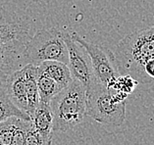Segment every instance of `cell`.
Listing matches in <instances>:
<instances>
[{"label": "cell", "instance_id": "ac0fdd59", "mask_svg": "<svg viewBox=\"0 0 154 145\" xmlns=\"http://www.w3.org/2000/svg\"><path fill=\"white\" fill-rule=\"evenodd\" d=\"M144 73L150 80H154V58H151L145 63Z\"/></svg>", "mask_w": 154, "mask_h": 145}, {"label": "cell", "instance_id": "2e32d148", "mask_svg": "<svg viewBox=\"0 0 154 145\" xmlns=\"http://www.w3.org/2000/svg\"><path fill=\"white\" fill-rule=\"evenodd\" d=\"M52 136L41 134L33 128L32 122L26 131L25 145H51Z\"/></svg>", "mask_w": 154, "mask_h": 145}, {"label": "cell", "instance_id": "ba28073f", "mask_svg": "<svg viewBox=\"0 0 154 145\" xmlns=\"http://www.w3.org/2000/svg\"><path fill=\"white\" fill-rule=\"evenodd\" d=\"M4 89L11 102L20 110L29 114L27 92L22 68L16 70L9 76Z\"/></svg>", "mask_w": 154, "mask_h": 145}, {"label": "cell", "instance_id": "7c38bea8", "mask_svg": "<svg viewBox=\"0 0 154 145\" xmlns=\"http://www.w3.org/2000/svg\"><path fill=\"white\" fill-rule=\"evenodd\" d=\"M37 87H38L39 102L46 104H49L50 100L62 90V88L54 80L38 70H37Z\"/></svg>", "mask_w": 154, "mask_h": 145}, {"label": "cell", "instance_id": "3957f363", "mask_svg": "<svg viewBox=\"0 0 154 145\" xmlns=\"http://www.w3.org/2000/svg\"><path fill=\"white\" fill-rule=\"evenodd\" d=\"M53 115V131H67L82 124L86 117V90L80 81H72L49 103Z\"/></svg>", "mask_w": 154, "mask_h": 145}, {"label": "cell", "instance_id": "5bb4252c", "mask_svg": "<svg viewBox=\"0 0 154 145\" xmlns=\"http://www.w3.org/2000/svg\"><path fill=\"white\" fill-rule=\"evenodd\" d=\"M20 118L10 117L0 122V145H11Z\"/></svg>", "mask_w": 154, "mask_h": 145}, {"label": "cell", "instance_id": "9a60e30c", "mask_svg": "<svg viewBox=\"0 0 154 145\" xmlns=\"http://www.w3.org/2000/svg\"><path fill=\"white\" fill-rule=\"evenodd\" d=\"M137 83H138L137 81L130 75H120L112 83L110 86L107 88L113 89V90L119 92V93H122L128 96L134 91V89L136 88Z\"/></svg>", "mask_w": 154, "mask_h": 145}, {"label": "cell", "instance_id": "6da1fadb", "mask_svg": "<svg viewBox=\"0 0 154 145\" xmlns=\"http://www.w3.org/2000/svg\"><path fill=\"white\" fill-rule=\"evenodd\" d=\"M32 35L28 20L0 7V90L11 74L23 67L22 54Z\"/></svg>", "mask_w": 154, "mask_h": 145}, {"label": "cell", "instance_id": "8fae6325", "mask_svg": "<svg viewBox=\"0 0 154 145\" xmlns=\"http://www.w3.org/2000/svg\"><path fill=\"white\" fill-rule=\"evenodd\" d=\"M31 120L33 128L37 131L45 136H52L53 115L49 104L39 102L31 115Z\"/></svg>", "mask_w": 154, "mask_h": 145}, {"label": "cell", "instance_id": "e0dca14e", "mask_svg": "<svg viewBox=\"0 0 154 145\" xmlns=\"http://www.w3.org/2000/svg\"><path fill=\"white\" fill-rule=\"evenodd\" d=\"M32 124V120H24L20 119L17 128L15 131L11 145H25V135L26 131Z\"/></svg>", "mask_w": 154, "mask_h": 145}, {"label": "cell", "instance_id": "52a82bcc", "mask_svg": "<svg viewBox=\"0 0 154 145\" xmlns=\"http://www.w3.org/2000/svg\"><path fill=\"white\" fill-rule=\"evenodd\" d=\"M64 39L68 49V67L72 79L80 81L86 90L96 81L88 52L69 32H64Z\"/></svg>", "mask_w": 154, "mask_h": 145}, {"label": "cell", "instance_id": "5b68a950", "mask_svg": "<svg viewBox=\"0 0 154 145\" xmlns=\"http://www.w3.org/2000/svg\"><path fill=\"white\" fill-rule=\"evenodd\" d=\"M45 61H59L68 65V49L64 32L56 28L42 29L32 35L22 54V64L38 66Z\"/></svg>", "mask_w": 154, "mask_h": 145}, {"label": "cell", "instance_id": "8992f818", "mask_svg": "<svg viewBox=\"0 0 154 145\" xmlns=\"http://www.w3.org/2000/svg\"><path fill=\"white\" fill-rule=\"evenodd\" d=\"M71 36L88 52L96 80L106 87L110 86L112 83L121 75L114 52L106 47L86 41L76 32L72 33Z\"/></svg>", "mask_w": 154, "mask_h": 145}, {"label": "cell", "instance_id": "9c48e42d", "mask_svg": "<svg viewBox=\"0 0 154 145\" xmlns=\"http://www.w3.org/2000/svg\"><path fill=\"white\" fill-rule=\"evenodd\" d=\"M36 67L38 71L50 77L52 80H54L62 89L65 88L73 80L68 65L64 64L62 62L45 61L40 63Z\"/></svg>", "mask_w": 154, "mask_h": 145}, {"label": "cell", "instance_id": "277c9868", "mask_svg": "<svg viewBox=\"0 0 154 145\" xmlns=\"http://www.w3.org/2000/svg\"><path fill=\"white\" fill-rule=\"evenodd\" d=\"M127 97L96 80L86 89V116L105 126H121L126 119Z\"/></svg>", "mask_w": 154, "mask_h": 145}, {"label": "cell", "instance_id": "7a4b0ae2", "mask_svg": "<svg viewBox=\"0 0 154 145\" xmlns=\"http://www.w3.org/2000/svg\"><path fill=\"white\" fill-rule=\"evenodd\" d=\"M114 55L121 75H130L140 83H151L144 73V65L154 58V26L126 35Z\"/></svg>", "mask_w": 154, "mask_h": 145}, {"label": "cell", "instance_id": "30bf717a", "mask_svg": "<svg viewBox=\"0 0 154 145\" xmlns=\"http://www.w3.org/2000/svg\"><path fill=\"white\" fill-rule=\"evenodd\" d=\"M24 74V80L26 85V92H27L29 115H31L35 111L37 104L39 103L38 87H37V67L35 65H25L22 67Z\"/></svg>", "mask_w": 154, "mask_h": 145}, {"label": "cell", "instance_id": "4fadbf2b", "mask_svg": "<svg viewBox=\"0 0 154 145\" xmlns=\"http://www.w3.org/2000/svg\"><path fill=\"white\" fill-rule=\"evenodd\" d=\"M10 117H17L24 120H31L29 115L24 111L20 110L7 96L5 89L3 88L0 90V122L4 121Z\"/></svg>", "mask_w": 154, "mask_h": 145}]
</instances>
